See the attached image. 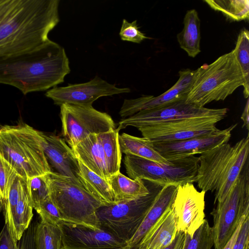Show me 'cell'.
<instances>
[{"instance_id":"24","label":"cell","mask_w":249,"mask_h":249,"mask_svg":"<svg viewBox=\"0 0 249 249\" xmlns=\"http://www.w3.org/2000/svg\"><path fill=\"white\" fill-rule=\"evenodd\" d=\"M122 153L132 155L161 163H169L153 147L152 142L144 137L133 136L125 133L119 136Z\"/></svg>"},{"instance_id":"37","label":"cell","mask_w":249,"mask_h":249,"mask_svg":"<svg viewBox=\"0 0 249 249\" xmlns=\"http://www.w3.org/2000/svg\"><path fill=\"white\" fill-rule=\"evenodd\" d=\"M249 242V215L242 222L232 249H248Z\"/></svg>"},{"instance_id":"29","label":"cell","mask_w":249,"mask_h":249,"mask_svg":"<svg viewBox=\"0 0 249 249\" xmlns=\"http://www.w3.org/2000/svg\"><path fill=\"white\" fill-rule=\"evenodd\" d=\"M240 67L243 77V94L248 98L249 94V33L242 30L238 35L235 46L232 50Z\"/></svg>"},{"instance_id":"26","label":"cell","mask_w":249,"mask_h":249,"mask_svg":"<svg viewBox=\"0 0 249 249\" xmlns=\"http://www.w3.org/2000/svg\"><path fill=\"white\" fill-rule=\"evenodd\" d=\"M119 132L115 128L98 134L110 176L120 172L122 152L119 142Z\"/></svg>"},{"instance_id":"19","label":"cell","mask_w":249,"mask_h":249,"mask_svg":"<svg viewBox=\"0 0 249 249\" xmlns=\"http://www.w3.org/2000/svg\"><path fill=\"white\" fill-rule=\"evenodd\" d=\"M178 186L174 184L163 186L137 231L126 243V249H138L140 243L148 231L167 211L172 208Z\"/></svg>"},{"instance_id":"4","label":"cell","mask_w":249,"mask_h":249,"mask_svg":"<svg viewBox=\"0 0 249 249\" xmlns=\"http://www.w3.org/2000/svg\"><path fill=\"white\" fill-rule=\"evenodd\" d=\"M42 142V131L26 124L0 127V156L26 179L52 171Z\"/></svg>"},{"instance_id":"3","label":"cell","mask_w":249,"mask_h":249,"mask_svg":"<svg viewBox=\"0 0 249 249\" xmlns=\"http://www.w3.org/2000/svg\"><path fill=\"white\" fill-rule=\"evenodd\" d=\"M249 135L232 145L217 146L198 157L196 182L201 191H214V203L228 195L249 160Z\"/></svg>"},{"instance_id":"39","label":"cell","mask_w":249,"mask_h":249,"mask_svg":"<svg viewBox=\"0 0 249 249\" xmlns=\"http://www.w3.org/2000/svg\"><path fill=\"white\" fill-rule=\"evenodd\" d=\"M249 100L248 98L246 104L244 108L243 112L241 116V119L243 121L242 127H245L248 130L249 129Z\"/></svg>"},{"instance_id":"18","label":"cell","mask_w":249,"mask_h":249,"mask_svg":"<svg viewBox=\"0 0 249 249\" xmlns=\"http://www.w3.org/2000/svg\"><path fill=\"white\" fill-rule=\"evenodd\" d=\"M42 136V146L48 162L57 173L71 178L82 185L78 178V161L64 139L54 134L43 132Z\"/></svg>"},{"instance_id":"8","label":"cell","mask_w":249,"mask_h":249,"mask_svg":"<svg viewBox=\"0 0 249 249\" xmlns=\"http://www.w3.org/2000/svg\"><path fill=\"white\" fill-rule=\"evenodd\" d=\"M249 163L248 160L228 195L211 213L215 249H223L241 221L249 215Z\"/></svg>"},{"instance_id":"9","label":"cell","mask_w":249,"mask_h":249,"mask_svg":"<svg viewBox=\"0 0 249 249\" xmlns=\"http://www.w3.org/2000/svg\"><path fill=\"white\" fill-rule=\"evenodd\" d=\"M161 163L132 155H125L124 163L126 172L132 179H143L163 186L179 185L196 182L198 157L192 156Z\"/></svg>"},{"instance_id":"17","label":"cell","mask_w":249,"mask_h":249,"mask_svg":"<svg viewBox=\"0 0 249 249\" xmlns=\"http://www.w3.org/2000/svg\"><path fill=\"white\" fill-rule=\"evenodd\" d=\"M237 124L209 135L172 142H153L154 148L167 160L201 155L214 147L228 142Z\"/></svg>"},{"instance_id":"28","label":"cell","mask_w":249,"mask_h":249,"mask_svg":"<svg viewBox=\"0 0 249 249\" xmlns=\"http://www.w3.org/2000/svg\"><path fill=\"white\" fill-rule=\"evenodd\" d=\"M213 9L224 14L230 19L241 21L249 17L248 0H205Z\"/></svg>"},{"instance_id":"35","label":"cell","mask_w":249,"mask_h":249,"mask_svg":"<svg viewBox=\"0 0 249 249\" xmlns=\"http://www.w3.org/2000/svg\"><path fill=\"white\" fill-rule=\"evenodd\" d=\"M119 35L122 40L140 43L143 40L149 38L139 30L137 20L129 22L123 20Z\"/></svg>"},{"instance_id":"11","label":"cell","mask_w":249,"mask_h":249,"mask_svg":"<svg viewBox=\"0 0 249 249\" xmlns=\"http://www.w3.org/2000/svg\"><path fill=\"white\" fill-rule=\"evenodd\" d=\"M186 99L178 101L158 108L141 111L132 116L122 119L117 129L120 130L128 126L137 128L152 124L191 118L209 117L223 119L227 108H209L188 103Z\"/></svg>"},{"instance_id":"7","label":"cell","mask_w":249,"mask_h":249,"mask_svg":"<svg viewBox=\"0 0 249 249\" xmlns=\"http://www.w3.org/2000/svg\"><path fill=\"white\" fill-rule=\"evenodd\" d=\"M146 180L149 193L145 196L111 205H102L96 215L99 228L126 243L134 235L159 192L163 187Z\"/></svg>"},{"instance_id":"14","label":"cell","mask_w":249,"mask_h":249,"mask_svg":"<svg viewBox=\"0 0 249 249\" xmlns=\"http://www.w3.org/2000/svg\"><path fill=\"white\" fill-rule=\"evenodd\" d=\"M205 194L203 191H197L192 183L178 186L173 203L178 231L192 237L203 224L205 220Z\"/></svg>"},{"instance_id":"15","label":"cell","mask_w":249,"mask_h":249,"mask_svg":"<svg viewBox=\"0 0 249 249\" xmlns=\"http://www.w3.org/2000/svg\"><path fill=\"white\" fill-rule=\"evenodd\" d=\"M57 225L62 233L61 249H126V243L100 229L65 220Z\"/></svg>"},{"instance_id":"25","label":"cell","mask_w":249,"mask_h":249,"mask_svg":"<svg viewBox=\"0 0 249 249\" xmlns=\"http://www.w3.org/2000/svg\"><path fill=\"white\" fill-rule=\"evenodd\" d=\"M78 162V178L82 186L103 205L114 204V196L108 182Z\"/></svg>"},{"instance_id":"32","label":"cell","mask_w":249,"mask_h":249,"mask_svg":"<svg viewBox=\"0 0 249 249\" xmlns=\"http://www.w3.org/2000/svg\"><path fill=\"white\" fill-rule=\"evenodd\" d=\"M34 230L30 227L19 246L11 234L8 226L5 224L0 232V249H36Z\"/></svg>"},{"instance_id":"41","label":"cell","mask_w":249,"mask_h":249,"mask_svg":"<svg viewBox=\"0 0 249 249\" xmlns=\"http://www.w3.org/2000/svg\"><path fill=\"white\" fill-rule=\"evenodd\" d=\"M4 200H3L2 197L0 195V212L2 211L3 208H4Z\"/></svg>"},{"instance_id":"40","label":"cell","mask_w":249,"mask_h":249,"mask_svg":"<svg viewBox=\"0 0 249 249\" xmlns=\"http://www.w3.org/2000/svg\"><path fill=\"white\" fill-rule=\"evenodd\" d=\"M248 216V215H247ZM245 217L240 222L238 226H237L236 230L234 232L233 234L231 236V238L229 239L228 242L226 243L223 249H232L234 243L237 237L238 234L241 228L242 224L244 220L246 217Z\"/></svg>"},{"instance_id":"30","label":"cell","mask_w":249,"mask_h":249,"mask_svg":"<svg viewBox=\"0 0 249 249\" xmlns=\"http://www.w3.org/2000/svg\"><path fill=\"white\" fill-rule=\"evenodd\" d=\"M213 244L212 227L205 219L192 237L185 234L182 249H211Z\"/></svg>"},{"instance_id":"27","label":"cell","mask_w":249,"mask_h":249,"mask_svg":"<svg viewBox=\"0 0 249 249\" xmlns=\"http://www.w3.org/2000/svg\"><path fill=\"white\" fill-rule=\"evenodd\" d=\"M36 249H61L62 233L58 225L40 220L34 230Z\"/></svg>"},{"instance_id":"42","label":"cell","mask_w":249,"mask_h":249,"mask_svg":"<svg viewBox=\"0 0 249 249\" xmlns=\"http://www.w3.org/2000/svg\"></svg>"},{"instance_id":"38","label":"cell","mask_w":249,"mask_h":249,"mask_svg":"<svg viewBox=\"0 0 249 249\" xmlns=\"http://www.w3.org/2000/svg\"><path fill=\"white\" fill-rule=\"evenodd\" d=\"M185 233L178 231L176 236L173 242L166 247L162 249H182Z\"/></svg>"},{"instance_id":"5","label":"cell","mask_w":249,"mask_h":249,"mask_svg":"<svg viewBox=\"0 0 249 249\" xmlns=\"http://www.w3.org/2000/svg\"><path fill=\"white\" fill-rule=\"evenodd\" d=\"M196 70L195 79L186 101L198 107H204L213 101L224 100L243 85L241 70L232 50Z\"/></svg>"},{"instance_id":"12","label":"cell","mask_w":249,"mask_h":249,"mask_svg":"<svg viewBox=\"0 0 249 249\" xmlns=\"http://www.w3.org/2000/svg\"><path fill=\"white\" fill-rule=\"evenodd\" d=\"M217 118H191L162 122L138 128L142 137L153 142H172L209 135L217 131Z\"/></svg>"},{"instance_id":"13","label":"cell","mask_w":249,"mask_h":249,"mask_svg":"<svg viewBox=\"0 0 249 249\" xmlns=\"http://www.w3.org/2000/svg\"><path fill=\"white\" fill-rule=\"evenodd\" d=\"M130 92L128 88L117 87L96 76L86 83L55 87L48 90L45 95L60 106L64 104L91 106L101 97Z\"/></svg>"},{"instance_id":"1","label":"cell","mask_w":249,"mask_h":249,"mask_svg":"<svg viewBox=\"0 0 249 249\" xmlns=\"http://www.w3.org/2000/svg\"><path fill=\"white\" fill-rule=\"evenodd\" d=\"M59 0H0V58L49 39L60 21Z\"/></svg>"},{"instance_id":"33","label":"cell","mask_w":249,"mask_h":249,"mask_svg":"<svg viewBox=\"0 0 249 249\" xmlns=\"http://www.w3.org/2000/svg\"><path fill=\"white\" fill-rule=\"evenodd\" d=\"M27 184L33 208L50 197L45 175L27 178Z\"/></svg>"},{"instance_id":"6","label":"cell","mask_w":249,"mask_h":249,"mask_svg":"<svg viewBox=\"0 0 249 249\" xmlns=\"http://www.w3.org/2000/svg\"><path fill=\"white\" fill-rule=\"evenodd\" d=\"M45 177L50 197L63 220L99 229L96 213L103 204L71 178L51 171Z\"/></svg>"},{"instance_id":"2","label":"cell","mask_w":249,"mask_h":249,"mask_svg":"<svg viewBox=\"0 0 249 249\" xmlns=\"http://www.w3.org/2000/svg\"><path fill=\"white\" fill-rule=\"evenodd\" d=\"M71 71L63 47L48 39L29 51L0 58V83L25 95L56 87Z\"/></svg>"},{"instance_id":"16","label":"cell","mask_w":249,"mask_h":249,"mask_svg":"<svg viewBox=\"0 0 249 249\" xmlns=\"http://www.w3.org/2000/svg\"><path fill=\"white\" fill-rule=\"evenodd\" d=\"M196 70H181L179 78L169 89L157 96L142 95L135 99H124L119 112L124 119L144 111L160 108L172 103L186 99L196 75Z\"/></svg>"},{"instance_id":"36","label":"cell","mask_w":249,"mask_h":249,"mask_svg":"<svg viewBox=\"0 0 249 249\" xmlns=\"http://www.w3.org/2000/svg\"><path fill=\"white\" fill-rule=\"evenodd\" d=\"M17 175L13 168L0 156V195L4 202Z\"/></svg>"},{"instance_id":"21","label":"cell","mask_w":249,"mask_h":249,"mask_svg":"<svg viewBox=\"0 0 249 249\" xmlns=\"http://www.w3.org/2000/svg\"><path fill=\"white\" fill-rule=\"evenodd\" d=\"M177 232V221L173 206L144 236L138 249H162L173 242Z\"/></svg>"},{"instance_id":"23","label":"cell","mask_w":249,"mask_h":249,"mask_svg":"<svg viewBox=\"0 0 249 249\" xmlns=\"http://www.w3.org/2000/svg\"><path fill=\"white\" fill-rule=\"evenodd\" d=\"M183 25L182 31L177 35V40L180 47L188 55L194 58L201 51L200 20L196 9L186 12Z\"/></svg>"},{"instance_id":"34","label":"cell","mask_w":249,"mask_h":249,"mask_svg":"<svg viewBox=\"0 0 249 249\" xmlns=\"http://www.w3.org/2000/svg\"><path fill=\"white\" fill-rule=\"evenodd\" d=\"M38 213L41 220L46 223L57 225L63 218L57 207L50 197L47 198L34 208Z\"/></svg>"},{"instance_id":"20","label":"cell","mask_w":249,"mask_h":249,"mask_svg":"<svg viewBox=\"0 0 249 249\" xmlns=\"http://www.w3.org/2000/svg\"><path fill=\"white\" fill-rule=\"evenodd\" d=\"M78 161L108 182L110 177L98 134H91L71 148Z\"/></svg>"},{"instance_id":"31","label":"cell","mask_w":249,"mask_h":249,"mask_svg":"<svg viewBox=\"0 0 249 249\" xmlns=\"http://www.w3.org/2000/svg\"><path fill=\"white\" fill-rule=\"evenodd\" d=\"M27 179L17 175L13 181L4 202V215L6 224L10 226L16 207L20 199L22 189Z\"/></svg>"},{"instance_id":"22","label":"cell","mask_w":249,"mask_h":249,"mask_svg":"<svg viewBox=\"0 0 249 249\" xmlns=\"http://www.w3.org/2000/svg\"><path fill=\"white\" fill-rule=\"evenodd\" d=\"M114 198V203L136 199L146 195L149 189L146 180L132 179L120 173L108 179Z\"/></svg>"},{"instance_id":"10","label":"cell","mask_w":249,"mask_h":249,"mask_svg":"<svg viewBox=\"0 0 249 249\" xmlns=\"http://www.w3.org/2000/svg\"><path fill=\"white\" fill-rule=\"evenodd\" d=\"M60 118L62 136L71 148L90 135L115 129L111 116L96 110L92 105L62 104Z\"/></svg>"}]
</instances>
